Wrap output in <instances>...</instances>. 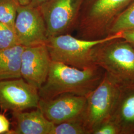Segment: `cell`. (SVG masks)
Wrapping results in <instances>:
<instances>
[{
  "label": "cell",
  "instance_id": "1",
  "mask_svg": "<svg viewBox=\"0 0 134 134\" xmlns=\"http://www.w3.org/2000/svg\"><path fill=\"white\" fill-rule=\"evenodd\" d=\"M104 72L97 65L81 70L52 61L47 79L39 89L40 99H51L65 93L86 97L99 84Z\"/></svg>",
  "mask_w": 134,
  "mask_h": 134
},
{
  "label": "cell",
  "instance_id": "2",
  "mask_svg": "<svg viewBox=\"0 0 134 134\" xmlns=\"http://www.w3.org/2000/svg\"><path fill=\"white\" fill-rule=\"evenodd\" d=\"M134 0H85L77 25V37L86 40L109 36L112 24Z\"/></svg>",
  "mask_w": 134,
  "mask_h": 134
},
{
  "label": "cell",
  "instance_id": "3",
  "mask_svg": "<svg viewBox=\"0 0 134 134\" xmlns=\"http://www.w3.org/2000/svg\"><path fill=\"white\" fill-rule=\"evenodd\" d=\"M117 38H121V32L96 40H86L65 34L49 37L46 45L52 61L83 70L96 65L93 53L97 45Z\"/></svg>",
  "mask_w": 134,
  "mask_h": 134
},
{
  "label": "cell",
  "instance_id": "4",
  "mask_svg": "<svg viewBox=\"0 0 134 134\" xmlns=\"http://www.w3.org/2000/svg\"><path fill=\"white\" fill-rule=\"evenodd\" d=\"M93 58L97 66L123 85L134 84V48L121 38L97 45Z\"/></svg>",
  "mask_w": 134,
  "mask_h": 134
},
{
  "label": "cell",
  "instance_id": "5",
  "mask_svg": "<svg viewBox=\"0 0 134 134\" xmlns=\"http://www.w3.org/2000/svg\"><path fill=\"white\" fill-rule=\"evenodd\" d=\"M123 86L105 72L99 84L86 96L82 122L89 134L110 119Z\"/></svg>",
  "mask_w": 134,
  "mask_h": 134
},
{
  "label": "cell",
  "instance_id": "6",
  "mask_svg": "<svg viewBox=\"0 0 134 134\" xmlns=\"http://www.w3.org/2000/svg\"><path fill=\"white\" fill-rule=\"evenodd\" d=\"M85 0H47L40 6L48 37L76 29Z\"/></svg>",
  "mask_w": 134,
  "mask_h": 134
},
{
  "label": "cell",
  "instance_id": "7",
  "mask_svg": "<svg viewBox=\"0 0 134 134\" xmlns=\"http://www.w3.org/2000/svg\"><path fill=\"white\" fill-rule=\"evenodd\" d=\"M14 29L19 44L25 47L46 44L48 39L46 24L39 7L19 5Z\"/></svg>",
  "mask_w": 134,
  "mask_h": 134
},
{
  "label": "cell",
  "instance_id": "8",
  "mask_svg": "<svg viewBox=\"0 0 134 134\" xmlns=\"http://www.w3.org/2000/svg\"><path fill=\"white\" fill-rule=\"evenodd\" d=\"M39 90L23 78L0 81V107L13 112L38 108Z\"/></svg>",
  "mask_w": 134,
  "mask_h": 134
},
{
  "label": "cell",
  "instance_id": "9",
  "mask_svg": "<svg viewBox=\"0 0 134 134\" xmlns=\"http://www.w3.org/2000/svg\"><path fill=\"white\" fill-rule=\"evenodd\" d=\"M86 97L65 93L51 99H40L38 108L55 125L82 120L86 105Z\"/></svg>",
  "mask_w": 134,
  "mask_h": 134
},
{
  "label": "cell",
  "instance_id": "10",
  "mask_svg": "<svg viewBox=\"0 0 134 134\" xmlns=\"http://www.w3.org/2000/svg\"><path fill=\"white\" fill-rule=\"evenodd\" d=\"M46 44L25 47L21 55V77L39 89L45 82L51 63Z\"/></svg>",
  "mask_w": 134,
  "mask_h": 134
},
{
  "label": "cell",
  "instance_id": "11",
  "mask_svg": "<svg viewBox=\"0 0 134 134\" xmlns=\"http://www.w3.org/2000/svg\"><path fill=\"white\" fill-rule=\"evenodd\" d=\"M109 120L118 127L120 134H134V84L123 85Z\"/></svg>",
  "mask_w": 134,
  "mask_h": 134
},
{
  "label": "cell",
  "instance_id": "12",
  "mask_svg": "<svg viewBox=\"0 0 134 134\" xmlns=\"http://www.w3.org/2000/svg\"><path fill=\"white\" fill-rule=\"evenodd\" d=\"M13 112L16 125L15 129L8 134H51L55 126L38 108L30 112Z\"/></svg>",
  "mask_w": 134,
  "mask_h": 134
},
{
  "label": "cell",
  "instance_id": "13",
  "mask_svg": "<svg viewBox=\"0 0 134 134\" xmlns=\"http://www.w3.org/2000/svg\"><path fill=\"white\" fill-rule=\"evenodd\" d=\"M24 48V46L18 44L0 49V81L21 77V59Z\"/></svg>",
  "mask_w": 134,
  "mask_h": 134
},
{
  "label": "cell",
  "instance_id": "14",
  "mask_svg": "<svg viewBox=\"0 0 134 134\" xmlns=\"http://www.w3.org/2000/svg\"><path fill=\"white\" fill-rule=\"evenodd\" d=\"M134 29V0L115 19L112 24L109 35Z\"/></svg>",
  "mask_w": 134,
  "mask_h": 134
},
{
  "label": "cell",
  "instance_id": "15",
  "mask_svg": "<svg viewBox=\"0 0 134 134\" xmlns=\"http://www.w3.org/2000/svg\"><path fill=\"white\" fill-rule=\"evenodd\" d=\"M18 6L15 0H0V22L6 24L14 31Z\"/></svg>",
  "mask_w": 134,
  "mask_h": 134
},
{
  "label": "cell",
  "instance_id": "16",
  "mask_svg": "<svg viewBox=\"0 0 134 134\" xmlns=\"http://www.w3.org/2000/svg\"><path fill=\"white\" fill-rule=\"evenodd\" d=\"M51 134H89V132L82 120H73L55 125Z\"/></svg>",
  "mask_w": 134,
  "mask_h": 134
},
{
  "label": "cell",
  "instance_id": "17",
  "mask_svg": "<svg viewBox=\"0 0 134 134\" xmlns=\"http://www.w3.org/2000/svg\"><path fill=\"white\" fill-rule=\"evenodd\" d=\"M19 44L15 31L0 22V49L10 48Z\"/></svg>",
  "mask_w": 134,
  "mask_h": 134
},
{
  "label": "cell",
  "instance_id": "18",
  "mask_svg": "<svg viewBox=\"0 0 134 134\" xmlns=\"http://www.w3.org/2000/svg\"><path fill=\"white\" fill-rule=\"evenodd\" d=\"M92 134H120V131L116 125L111 120H109L94 130Z\"/></svg>",
  "mask_w": 134,
  "mask_h": 134
},
{
  "label": "cell",
  "instance_id": "19",
  "mask_svg": "<svg viewBox=\"0 0 134 134\" xmlns=\"http://www.w3.org/2000/svg\"><path fill=\"white\" fill-rule=\"evenodd\" d=\"M121 38L130 44L134 48V29L121 32Z\"/></svg>",
  "mask_w": 134,
  "mask_h": 134
},
{
  "label": "cell",
  "instance_id": "20",
  "mask_svg": "<svg viewBox=\"0 0 134 134\" xmlns=\"http://www.w3.org/2000/svg\"><path fill=\"white\" fill-rule=\"evenodd\" d=\"M10 122L5 115L0 114V134L7 133L10 131Z\"/></svg>",
  "mask_w": 134,
  "mask_h": 134
},
{
  "label": "cell",
  "instance_id": "21",
  "mask_svg": "<svg viewBox=\"0 0 134 134\" xmlns=\"http://www.w3.org/2000/svg\"><path fill=\"white\" fill-rule=\"evenodd\" d=\"M19 5L25 6L31 4L33 0H15Z\"/></svg>",
  "mask_w": 134,
  "mask_h": 134
},
{
  "label": "cell",
  "instance_id": "22",
  "mask_svg": "<svg viewBox=\"0 0 134 134\" xmlns=\"http://www.w3.org/2000/svg\"><path fill=\"white\" fill-rule=\"evenodd\" d=\"M47 0H33L30 5L34 7H39Z\"/></svg>",
  "mask_w": 134,
  "mask_h": 134
}]
</instances>
